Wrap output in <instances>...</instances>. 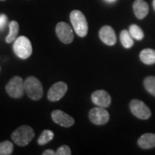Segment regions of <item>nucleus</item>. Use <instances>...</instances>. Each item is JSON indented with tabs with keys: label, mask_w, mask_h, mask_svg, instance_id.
I'll return each instance as SVG.
<instances>
[{
	"label": "nucleus",
	"mask_w": 155,
	"mask_h": 155,
	"mask_svg": "<svg viewBox=\"0 0 155 155\" xmlns=\"http://www.w3.org/2000/svg\"><path fill=\"white\" fill-rule=\"evenodd\" d=\"M56 35L62 42L65 44H70L74 39V35L72 28L66 22H59L56 26Z\"/></svg>",
	"instance_id": "7"
},
{
	"label": "nucleus",
	"mask_w": 155,
	"mask_h": 155,
	"mask_svg": "<svg viewBox=\"0 0 155 155\" xmlns=\"http://www.w3.org/2000/svg\"><path fill=\"white\" fill-rule=\"evenodd\" d=\"M71 22L76 34L81 38L86 36L88 30V25L86 17L79 10H73L70 15Z\"/></svg>",
	"instance_id": "3"
},
{
	"label": "nucleus",
	"mask_w": 155,
	"mask_h": 155,
	"mask_svg": "<svg viewBox=\"0 0 155 155\" xmlns=\"http://www.w3.org/2000/svg\"><path fill=\"white\" fill-rule=\"evenodd\" d=\"M13 50L17 57L25 60L28 58L32 53V45L30 40L25 36H20L15 40Z\"/></svg>",
	"instance_id": "4"
},
{
	"label": "nucleus",
	"mask_w": 155,
	"mask_h": 155,
	"mask_svg": "<svg viewBox=\"0 0 155 155\" xmlns=\"http://www.w3.org/2000/svg\"><path fill=\"white\" fill-rule=\"evenodd\" d=\"M25 91L29 98L32 100L38 101L43 95V88L41 82L35 77L27 78L24 82Z\"/></svg>",
	"instance_id": "2"
},
{
	"label": "nucleus",
	"mask_w": 155,
	"mask_h": 155,
	"mask_svg": "<svg viewBox=\"0 0 155 155\" xmlns=\"http://www.w3.org/2000/svg\"><path fill=\"white\" fill-rule=\"evenodd\" d=\"M101 40L107 45H114L116 42V36L114 29L111 26L105 25L99 31Z\"/></svg>",
	"instance_id": "12"
},
{
	"label": "nucleus",
	"mask_w": 155,
	"mask_h": 155,
	"mask_svg": "<svg viewBox=\"0 0 155 155\" xmlns=\"http://www.w3.org/2000/svg\"><path fill=\"white\" fill-rule=\"evenodd\" d=\"M68 91V86L65 83H55L51 86L48 92V98L50 101H58L65 96Z\"/></svg>",
	"instance_id": "9"
},
{
	"label": "nucleus",
	"mask_w": 155,
	"mask_h": 155,
	"mask_svg": "<svg viewBox=\"0 0 155 155\" xmlns=\"http://www.w3.org/2000/svg\"><path fill=\"white\" fill-rule=\"evenodd\" d=\"M139 58L143 63L153 65L155 63V50L151 48L142 50L139 54Z\"/></svg>",
	"instance_id": "15"
},
{
	"label": "nucleus",
	"mask_w": 155,
	"mask_h": 155,
	"mask_svg": "<svg viewBox=\"0 0 155 155\" xmlns=\"http://www.w3.org/2000/svg\"><path fill=\"white\" fill-rule=\"evenodd\" d=\"M6 91L9 96L15 98H19L23 96L25 86L22 78L19 76H15L9 81L6 86Z\"/></svg>",
	"instance_id": "5"
},
{
	"label": "nucleus",
	"mask_w": 155,
	"mask_h": 155,
	"mask_svg": "<svg viewBox=\"0 0 155 155\" xmlns=\"http://www.w3.org/2000/svg\"><path fill=\"white\" fill-rule=\"evenodd\" d=\"M9 32L6 38V42L7 43H11L17 38V35L19 32V24L16 21H11L9 24Z\"/></svg>",
	"instance_id": "16"
},
{
	"label": "nucleus",
	"mask_w": 155,
	"mask_h": 155,
	"mask_svg": "<svg viewBox=\"0 0 155 155\" xmlns=\"http://www.w3.org/2000/svg\"><path fill=\"white\" fill-rule=\"evenodd\" d=\"M133 9L136 17L139 19H144L148 15L149 6L144 0H136L134 2Z\"/></svg>",
	"instance_id": "13"
},
{
	"label": "nucleus",
	"mask_w": 155,
	"mask_h": 155,
	"mask_svg": "<svg viewBox=\"0 0 155 155\" xmlns=\"http://www.w3.org/2000/svg\"><path fill=\"white\" fill-rule=\"evenodd\" d=\"M0 1H5V0H0Z\"/></svg>",
	"instance_id": "27"
},
{
	"label": "nucleus",
	"mask_w": 155,
	"mask_h": 155,
	"mask_svg": "<svg viewBox=\"0 0 155 155\" xmlns=\"http://www.w3.org/2000/svg\"><path fill=\"white\" fill-rule=\"evenodd\" d=\"M91 100L95 105L103 108L108 107L111 103V98L109 94L104 90L94 91L91 95Z\"/></svg>",
	"instance_id": "11"
},
{
	"label": "nucleus",
	"mask_w": 155,
	"mask_h": 155,
	"mask_svg": "<svg viewBox=\"0 0 155 155\" xmlns=\"http://www.w3.org/2000/svg\"><path fill=\"white\" fill-rule=\"evenodd\" d=\"M35 137V131L32 127L23 125L17 128L12 134L11 138L17 146L28 145Z\"/></svg>",
	"instance_id": "1"
},
{
	"label": "nucleus",
	"mask_w": 155,
	"mask_h": 155,
	"mask_svg": "<svg viewBox=\"0 0 155 155\" xmlns=\"http://www.w3.org/2000/svg\"><path fill=\"white\" fill-rule=\"evenodd\" d=\"M138 145L144 150L155 147V134L147 133L141 135L138 139Z\"/></svg>",
	"instance_id": "14"
},
{
	"label": "nucleus",
	"mask_w": 155,
	"mask_h": 155,
	"mask_svg": "<svg viewBox=\"0 0 155 155\" xmlns=\"http://www.w3.org/2000/svg\"><path fill=\"white\" fill-rule=\"evenodd\" d=\"M129 33L134 39L137 40H141L144 38V32L137 25H131L129 27Z\"/></svg>",
	"instance_id": "19"
},
{
	"label": "nucleus",
	"mask_w": 155,
	"mask_h": 155,
	"mask_svg": "<svg viewBox=\"0 0 155 155\" xmlns=\"http://www.w3.org/2000/svg\"><path fill=\"white\" fill-rule=\"evenodd\" d=\"M14 150V145L9 141L0 142V155L12 154Z\"/></svg>",
	"instance_id": "21"
},
{
	"label": "nucleus",
	"mask_w": 155,
	"mask_h": 155,
	"mask_svg": "<svg viewBox=\"0 0 155 155\" xmlns=\"http://www.w3.org/2000/svg\"><path fill=\"white\" fill-rule=\"evenodd\" d=\"M144 86L151 95L155 96V76H148L144 79Z\"/></svg>",
	"instance_id": "20"
},
{
	"label": "nucleus",
	"mask_w": 155,
	"mask_h": 155,
	"mask_svg": "<svg viewBox=\"0 0 155 155\" xmlns=\"http://www.w3.org/2000/svg\"><path fill=\"white\" fill-rule=\"evenodd\" d=\"M153 7H154V9L155 10V0H153Z\"/></svg>",
	"instance_id": "26"
},
{
	"label": "nucleus",
	"mask_w": 155,
	"mask_h": 155,
	"mask_svg": "<svg viewBox=\"0 0 155 155\" xmlns=\"http://www.w3.org/2000/svg\"><path fill=\"white\" fill-rule=\"evenodd\" d=\"M71 150L67 145H63L58 149L56 151V155H71Z\"/></svg>",
	"instance_id": "22"
},
{
	"label": "nucleus",
	"mask_w": 155,
	"mask_h": 155,
	"mask_svg": "<svg viewBox=\"0 0 155 155\" xmlns=\"http://www.w3.org/2000/svg\"><path fill=\"white\" fill-rule=\"evenodd\" d=\"M54 138V133L50 130H45L42 132L39 137L38 142L40 145H45L53 140Z\"/></svg>",
	"instance_id": "18"
},
{
	"label": "nucleus",
	"mask_w": 155,
	"mask_h": 155,
	"mask_svg": "<svg viewBox=\"0 0 155 155\" xmlns=\"http://www.w3.org/2000/svg\"><path fill=\"white\" fill-rule=\"evenodd\" d=\"M56 154V152L53 150H47L42 152V155H55Z\"/></svg>",
	"instance_id": "24"
},
{
	"label": "nucleus",
	"mask_w": 155,
	"mask_h": 155,
	"mask_svg": "<svg viewBox=\"0 0 155 155\" xmlns=\"http://www.w3.org/2000/svg\"><path fill=\"white\" fill-rule=\"evenodd\" d=\"M129 108L134 115L138 119L146 120L150 119L152 112L144 102L139 99H134L130 102Z\"/></svg>",
	"instance_id": "6"
},
{
	"label": "nucleus",
	"mask_w": 155,
	"mask_h": 155,
	"mask_svg": "<svg viewBox=\"0 0 155 155\" xmlns=\"http://www.w3.org/2000/svg\"><path fill=\"white\" fill-rule=\"evenodd\" d=\"M109 114L103 107H96L89 111V119L96 125L106 124L109 121Z\"/></svg>",
	"instance_id": "8"
},
{
	"label": "nucleus",
	"mask_w": 155,
	"mask_h": 155,
	"mask_svg": "<svg viewBox=\"0 0 155 155\" xmlns=\"http://www.w3.org/2000/svg\"><path fill=\"white\" fill-rule=\"evenodd\" d=\"M120 41L124 48L129 49L134 45L133 38L129 33V31L126 30H122L120 33Z\"/></svg>",
	"instance_id": "17"
},
{
	"label": "nucleus",
	"mask_w": 155,
	"mask_h": 155,
	"mask_svg": "<svg viewBox=\"0 0 155 155\" xmlns=\"http://www.w3.org/2000/svg\"><path fill=\"white\" fill-rule=\"evenodd\" d=\"M7 21V17L5 15L2 14L0 15V30H2L3 29L5 28Z\"/></svg>",
	"instance_id": "23"
},
{
	"label": "nucleus",
	"mask_w": 155,
	"mask_h": 155,
	"mask_svg": "<svg viewBox=\"0 0 155 155\" xmlns=\"http://www.w3.org/2000/svg\"><path fill=\"white\" fill-rule=\"evenodd\" d=\"M104 1L108 3H113V2H115L116 0H104Z\"/></svg>",
	"instance_id": "25"
},
{
	"label": "nucleus",
	"mask_w": 155,
	"mask_h": 155,
	"mask_svg": "<svg viewBox=\"0 0 155 155\" xmlns=\"http://www.w3.org/2000/svg\"><path fill=\"white\" fill-rule=\"evenodd\" d=\"M52 119L55 124L63 127H71L75 124V120L72 116H69L61 110H55L51 114Z\"/></svg>",
	"instance_id": "10"
}]
</instances>
